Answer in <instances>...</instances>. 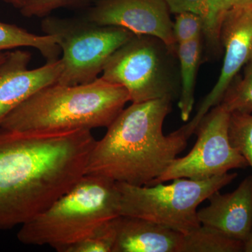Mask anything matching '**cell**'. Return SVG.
<instances>
[{"label": "cell", "instance_id": "obj_20", "mask_svg": "<svg viewBox=\"0 0 252 252\" xmlns=\"http://www.w3.org/2000/svg\"><path fill=\"white\" fill-rule=\"evenodd\" d=\"M228 137L232 147L246 159L252 168V114L230 113Z\"/></svg>", "mask_w": 252, "mask_h": 252}, {"label": "cell", "instance_id": "obj_5", "mask_svg": "<svg viewBox=\"0 0 252 252\" xmlns=\"http://www.w3.org/2000/svg\"><path fill=\"white\" fill-rule=\"evenodd\" d=\"M237 177L235 172H228L203 180L176 179L167 185L135 186L116 182L120 192L121 216L152 220L187 234L201 225L198 217L199 205Z\"/></svg>", "mask_w": 252, "mask_h": 252}, {"label": "cell", "instance_id": "obj_26", "mask_svg": "<svg viewBox=\"0 0 252 252\" xmlns=\"http://www.w3.org/2000/svg\"><path fill=\"white\" fill-rule=\"evenodd\" d=\"M6 52H2L0 53V61H1L5 57V56H6Z\"/></svg>", "mask_w": 252, "mask_h": 252}, {"label": "cell", "instance_id": "obj_11", "mask_svg": "<svg viewBox=\"0 0 252 252\" xmlns=\"http://www.w3.org/2000/svg\"><path fill=\"white\" fill-rule=\"evenodd\" d=\"M31 53L6 52L0 61V124L10 112L37 91L56 84L63 71L61 59L36 69L28 68Z\"/></svg>", "mask_w": 252, "mask_h": 252}, {"label": "cell", "instance_id": "obj_21", "mask_svg": "<svg viewBox=\"0 0 252 252\" xmlns=\"http://www.w3.org/2000/svg\"><path fill=\"white\" fill-rule=\"evenodd\" d=\"M91 0H21L19 9L25 17H46L54 10L75 7L87 4Z\"/></svg>", "mask_w": 252, "mask_h": 252}, {"label": "cell", "instance_id": "obj_18", "mask_svg": "<svg viewBox=\"0 0 252 252\" xmlns=\"http://www.w3.org/2000/svg\"><path fill=\"white\" fill-rule=\"evenodd\" d=\"M229 113H252V58L244 67L243 76L238 74L225 90L220 103Z\"/></svg>", "mask_w": 252, "mask_h": 252}, {"label": "cell", "instance_id": "obj_1", "mask_svg": "<svg viewBox=\"0 0 252 252\" xmlns=\"http://www.w3.org/2000/svg\"><path fill=\"white\" fill-rule=\"evenodd\" d=\"M90 130L16 132L0 127V231L22 225L85 175Z\"/></svg>", "mask_w": 252, "mask_h": 252}, {"label": "cell", "instance_id": "obj_8", "mask_svg": "<svg viewBox=\"0 0 252 252\" xmlns=\"http://www.w3.org/2000/svg\"><path fill=\"white\" fill-rule=\"evenodd\" d=\"M230 113L220 104L212 107L194 131L198 139L192 150L185 157L176 158L150 186L180 178L207 180L233 169L248 167L246 159L230 143Z\"/></svg>", "mask_w": 252, "mask_h": 252}, {"label": "cell", "instance_id": "obj_13", "mask_svg": "<svg viewBox=\"0 0 252 252\" xmlns=\"http://www.w3.org/2000/svg\"><path fill=\"white\" fill-rule=\"evenodd\" d=\"M183 236L152 220L119 216L113 252H180Z\"/></svg>", "mask_w": 252, "mask_h": 252}, {"label": "cell", "instance_id": "obj_9", "mask_svg": "<svg viewBox=\"0 0 252 252\" xmlns=\"http://www.w3.org/2000/svg\"><path fill=\"white\" fill-rule=\"evenodd\" d=\"M86 19L99 26L124 28L135 35L153 36L177 54L173 22L165 0H98Z\"/></svg>", "mask_w": 252, "mask_h": 252}, {"label": "cell", "instance_id": "obj_23", "mask_svg": "<svg viewBox=\"0 0 252 252\" xmlns=\"http://www.w3.org/2000/svg\"><path fill=\"white\" fill-rule=\"evenodd\" d=\"M243 252H252V228L248 239L244 243Z\"/></svg>", "mask_w": 252, "mask_h": 252}, {"label": "cell", "instance_id": "obj_4", "mask_svg": "<svg viewBox=\"0 0 252 252\" xmlns=\"http://www.w3.org/2000/svg\"><path fill=\"white\" fill-rule=\"evenodd\" d=\"M120 211L117 183L85 175L45 210L21 225L17 238L24 245H49L61 252L104 222L121 216Z\"/></svg>", "mask_w": 252, "mask_h": 252}, {"label": "cell", "instance_id": "obj_25", "mask_svg": "<svg viewBox=\"0 0 252 252\" xmlns=\"http://www.w3.org/2000/svg\"><path fill=\"white\" fill-rule=\"evenodd\" d=\"M1 1L12 5L16 9H19L20 6H21V0H1Z\"/></svg>", "mask_w": 252, "mask_h": 252}, {"label": "cell", "instance_id": "obj_10", "mask_svg": "<svg viewBox=\"0 0 252 252\" xmlns=\"http://www.w3.org/2000/svg\"><path fill=\"white\" fill-rule=\"evenodd\" d=\"M220 43L224 49V60L218 81L195 117L180 127L189 138L204 116L220 103L231 81L252 58V4L233 6L228 10L222 24Z\"/></svg>", "mask_w": 252, "mask_h": 252}, {"label": "cell", "instance_id": "obj_3", "mask_svg": "<svg viewBox=\"0 0 252 252\" xmlns=\"http://www.w3.org/2000/svg\"><path fill=\"white\" fill-rule=\"evenodd\" d=\"M130 102L122 86L98 77L89 84H54L32 94L0 124L16 132L92 130L108 127Z\"/></svg>", "mask_w": 252, "mask_h": 252}, {"label": "cell", "instance_id": "obj_24", "mask_svg": "<svg viewBox=\"0 0 252 252\" xmlns=\"http://www.w3.org/2000/svg\"><path fill=\"white\" fill-rule=\"evenodd\" d=\"M252 4V0H233V6Z\"/></svg>", "mask_w": 252, "mask_h": 252}, {"label": "cell", "instance_id": "obj_15", "mask_svg": "<svg viewBox=\"0 0 252 252\" xmlns=\"http://www.w3.org/2000/svg\"><path fill=\"white\" fill-rule=\"evenodd\" d=\"M177 54L182 81L178 107L182 121L187 122L193 108L195 79L201 55V39L179 44Z\"/></svg>", "mask_w": 252, "mask_h": 252}, {"label": "cell", "instance_id": "obj_12", "mask_svg": "<svg viewBox=\"0 0 252 252\" xmlns=\"http://www.w3.org/2000/svg\"><path fill=\"white\" fill-rule=\"evenodd\" d=\"M210 205L198 210L200 223L245 243L252 228V176L231 193L220 190L208 198Z\"/></svg>", "mask_w": 252, "mask_h": 252}, {"label": "cell", "instance_id": "obj_6", "mask_svg": "<svg viewBox=\"0 0 252 252\" xmlns=\"http://www.w3.org/2000/svg\"><path fill=\"white\" fill-rule=\"evenodd\" d=\"M41 28L56 38L63 52V71L56 84L64 86L95 80L109 57L135 35L125 28L99 26L86 18L47 17Z\"/></svg>", "mask_w": 252, "mask_h": 252}, {"label": "cell", "instance_id": "obj_16", "mask_svg": "<svg viewBox=\"0 0 252 252\" xmlns=\"http://www.w3.org/2000/svg\"><path fill=\"white\" fill-rule=\"evenodd\" d=\"M20 47L34 48L47 62L59 60L61 52L54 36L38 35L16 25L0 21V53Z\"/></svg>", "mask_w": 252, "mask_h": 252}, {"label": "cell", "instance_id": "obj_22", "mask_svg": "<svg viewBox=\"0 0 252 252\" xmlns=\"http://www.w3.org/2000/svg\"><path fill=\"white\" fill-rule=\"evenodd\" d=\"M172 28L177 45L201 39L203 35L201 19L193 13L184 11L176 14L175 21Z\"/></svg>", "mask_w": 252, "mask_h": 252}, {"label": "cell", "instance_id": "obj_2", "mask_svg": "<svg viewBox=\"0 0 252 252\" xmlns=\"http://www.w3.org/2000/svg\"><path fill=\"white\" fill-rule=\"evenodd\" d=\"M172 99L132 103L124 109L91 151L85 175L135 186H150L187 147L180 129L163 133Z\"/></svg>", "mask_w": 252, "mask_h": 252}, {"label": "cell", "instance_id": "obj_17", "mask_svg": "<svg viewBox=\"0 0 252 252\" xmlns=\"http://www.w3.org/2000/svg\"><path fill=\"white\" fill-rule=\"evenodd\" d=\"M244 243L201 224L184 235L180 252H243Z\"/></svg>", "mask_w": 252, "mask_h": 252}, {"label": "cell", "instance_id": "obj_19", "mask_svg": "<svg viewBox=\"0 0 252 252\" xmlns=\"http://www.w3.org/2000/svg\"><path fill=\"white\" fill-rule=\"evenodd\" d=\"M117 219L104 222L86 238L61 252H113L117 238Z\"/></svg>", "mask_w": 252, "mask_h": 252}, {"label": "cell", "instance_id": "obj_7", "mask_svg": "<svg viewBox=\"0 0 252 252\" xmlns=\"http://www.w3.org/2000/svg\"><path fill=\"white\" fill-rule=\"evenodd\" d=\"M170 54L157 38L135 34L109 57L100 77L126 89L132 103L173 100L177 91L169 67Z\"/></svg>", "mask_w": 252, "mask_h": 252}, {"label": "cell", "instance_id": "obj_14", "mask_svg": "<svg viewBox=\"0 0 252 252\" xmlns=\"http://www.w3.org/2000/svg\"><path fill=\"white\" fill-rule=\"evenodd\" d=\"M170 13L196 14L203 23V34L209 49L221 52L220 31L225 14L233 6V0H165Z\"/></svg>", "mask_w": 252, "mask_h": 252}]
</instances>
